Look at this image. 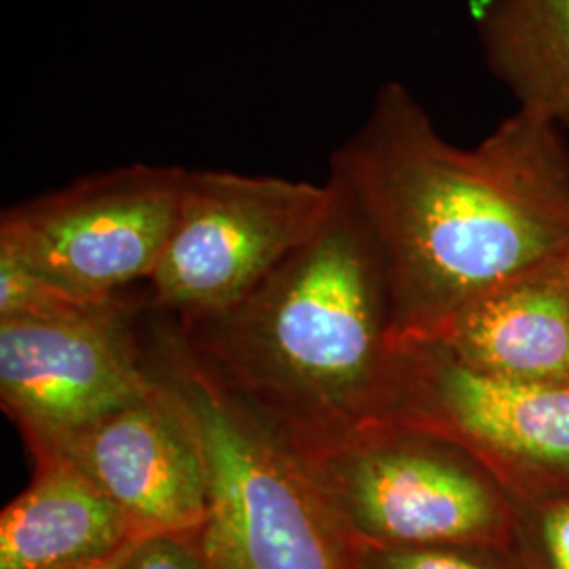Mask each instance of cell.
<instances>
[{"instance_id": "6da1fadb", "label": "cell", "mask_w": 569, "mask_h": 569, "mask_svg": "<svg viewBox=\"0 0 569 569\" xmlns=\"http://www.w3.org/2000/svg\"><path fill=\"white\" fill-rule=\"evenodd\" d=\"M385 268L390 345L425 340L460 308L569 249L566 131L515 110L486 140L448 142L401 82L333 150L329 180Z\"/></svg>"}, {"instance_id": "7a4b0ae2", "label": "cell", "mask_w": 569, "mask_h": 569, "mask_svg": "<svg viewBox=\"0 0 569 569\" xmlns=\"http://www.w3.org/2000/svg\"><path fill=\"white\" fill-rule=\"evenodd\" d=\"M333 192L321 230L239 302L183 321L161 315L190 357L296 456L378 422L392 363L385 268Z\"/></svg>"}, {"instance_id": "3957f363", "label": "cell", "mask_w": 569, "mask_h": 569, "mask_svg": "<svg viewBox=\"0 0 569 569\" xmlns=\"http://www.w3.org/2000/svg\"><path fill=\"white\" fill-rule=\"evenodd\" d=\"M148 345L201 437L207 515L192 540L204 569H352V542L296 453L190 357L164 319Z\"/></svg>"}, {"instance_id": "277c9868", "label": "cell", "mask_w": 569, "mask_h": 569, "mask_svg": "<svg viewBox=\"0 0 569 569\" xmlns=\"http://www.w3.org/2000/svg\"><path fill=\"white\" fill-rule=\"evenodd\" d=\"M296 458L352 545H512L509 491L439 432L380 420Z\"/></svg>"}, {"instance_id": "5b68a950", "label": "cell", "mask_w": 569, "mask_h": 569, "mask_svg": "<svg viewBox=\"0 0 569 569\" xmlns=\"http://www.w3.org/2000/svg\"><path fill=\"white\" fill-rule=\"evenodd\" d=\"M336 204L329 183L186 169L146 306L176 321L239 302L308 243Z\"/></svg>"}, {"instance_id": "8992f818", "label": "cell", "mask_w": 569, "mask_h": 569, "mask_svg": "<svg viewBox=\"0 0 569 569\" xmlns=\"http://www.w3.org/2000/svg\"><path fill=\"white\" fill-rule=\"evenodd\" d=\"M380 420L456 441L512 500L569 493V382L500 378L432 342H401Z\"/></svg>"}, {"instance_id": "52a82bcc", "label": "cell", "mask_w": 569, "mask_h": 569, "mask_svg": "<svg viewBox=\"0 0 569 569\" xmlns=\"http://www.w3.org/2000/svg\"><path fill=\"white\" fill-rule=\"evenodd\" d=\"M183 171L127 164L11 204L0 216V258L82 298L146 284L163 258Z\"/></svg>"}, {"instance_id": "ba28073f", "label": "cell", "mask_w": 569, "mask_h": 569, "mask_svg": "<svg viewBox=\"0 0 569 569\" xmlns=\"http://www.w3.org/2000/svg\"><path fill=\"white\" fill-rule=\"evenodd\" d=\"M146 306L121 293L63 319H0V406L26 443L93 422L159 385L138 333Z\"/></svg>"}, {"instance_id": "9c48e42d", "label": "cell", "mask_w": 569, "mask_h": 569, "mask_svg": "<svg viewBox=\"0 0 569 569\" xmlns=\"http://www.w3.org/2000/svg\"><path fill=\"white\" fill-rule=\"evenodd\" d=\"M26 448L74 465L148 536L194 538L203 528L201 437L182 397L161 376L140 399Z\"/></svg>"}, {"instance_id": "30bf717a", "label": "cell", "mask_w": 569, "mask_h": 569, "mask_svg": "<svg viewBox=\"0 0 569 569\" xmlns=\"http://www.w3.org/2000/svg\"><path fill=\"white\" fill-rule=\"evenodd\" d=\"M420 342L491 376L569 382V249L472 300Z\"/></svg>"}, {"instance_id": "8fae6325", "label": "cell", "mask_w": 569, "mask_h": 569, "mask_svg": "<svg viewBox=\"0 0 569 569\" xmlns=\"http://www.w3.org/2000/svg\"><path fill=\"white\" fill-rule=\"evenodd\" d=\"M30 486L0 515V569H58L148 538L102 489L58 453H30Z\"/></svg>"}, {"instance_id": "7c38bea8", "label": "cell", "mask_w": 569, "mask_h": 569, "mask_svg": "<svg viewBox=\"0 0 569 569\" xmlns=\"http://www.w3.org/2000/svg\"><path fill=\"white\" fill-rule=\"evenodd\" d=\"M477 34L517 108L569 129V0H481Z\"/></svg>"}, {"instance_id": "4fadbf2b", "label": "cell", "mask_w": 569, "mask_h": 569, "mask_svg": "<svg viewBox=\"0 0 569 569\" xmlns=\"http://www.w3.org/2000/svg\"><path fill=\"white\" fill-rule=\"evenodd\" d=\"M512 550L526 569H569V493L512 500Z\"/></svg>"}, {"instance_id": "5bb4252c", "label": "cell", "mask_w": 569, "mask_h": 569, "mask_svg": "<svg viewBox=\"0 0 569 569\" xmlns=\"http://www.w3.org/2000/svg\"><path fill=\"white\" fill-rule=\"evenodd\" d=\"M352 569H526L512 547L446 545L382 549L352 545Z\"/></svg>"}, {"instance_id": "9a60e30c", "label": "cell", "mask_w": 569, "mask_h": 569, "mask_svg": "<svg viewBox=\"0 0 569 569\" xmlns=\"http://www.w3.org/2000/svg\"><path fill=\"white\" fill-rule=\"evenodd\" d=\"M119 296H74L34 277L13 260L0 258V319H63L96 310Z\"/></svg>"}, {"instance_id": "2e32d148", "label": "cell", "mask_w": 569, "mask_h": 569, "mask_svg": "<svg viewBox=\"0 0 569 569\" xmlns=\"http://www.w3.org/2000/svg\"><path fill=\"white\" fill-rule=\"evenodd\" d=\"M124 569H204L192 538L150 536L131 555Z\"/></svg>"}, {"instance_id": "e0dca14e", "label": "cell", "mask_w": 569, "mask_h": 569, "mask_svg": "<svg viewBox=\"0 0 569 569\" xmlns=\"http://www.w3.org/2000/svg\"><path fill=\"white\" fill-rule=\"evenodd\" d=\"M148 538H150V536H148ZM143 540H146V538H138V540L124 545L122 549L114 550V552H110V555H106V557H100V559H93V561H84V563H77V566H68V568L58 569H124L127 568V563H129V559H131V555L142 545Z\"/></svg>"}]
</instances>
